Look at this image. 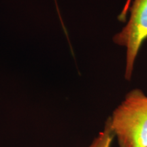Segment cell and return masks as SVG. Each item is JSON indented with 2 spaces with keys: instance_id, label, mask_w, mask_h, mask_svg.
<instances>
[{
  "instance_id": "cell-1",
  "label": "cell",
  "mask_w": 147,
  "mask_h": 147,
  "mask_svg": "<svg viewBox=\"0 0 147 147\" xmlns=\"http://www.w3.org/2000/svg\"><path fill=\"white\" fill-rule=\"evenodd\" d=\"M119 147H147V95L134 89L109 117Z\"/></svg>"
},
{
  "instance_id": "cell-2",
  "label": "cell",
  "mask_w": 147,
  "mask_h": 147,
  "mask_svg": "<svg viewBox=\"0 0 147 147\" xmlns=\"http://www.w3.org/2000/svg\"><path fill=\"white\" fill-rule=\"evenodd\" d=\"M129 10L125 25L113 37L116 45L126 51L125 78L131 79L134 65L143 42L147 39V0H127L120 15L123 21Z\"/></svg>"
},
{
  "instance_id": "cell-3",
  "label": "cell",
  "mask_w": 147,
  "mask_h": 147,
  "mask_svg": "<svg viewBox=\"0 0 147 147\" xmlns=\"http://www.w3.org/2000/svg\"><path fill=\"white\" fill-rule=\"evenodd\" d=\"M115 138V134L108 118L104 125V129L93 139L89 146L86 147H111Z\"/></svg>"
}]
</instances>
